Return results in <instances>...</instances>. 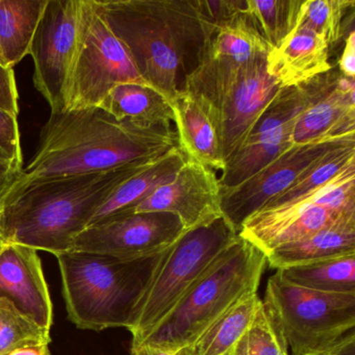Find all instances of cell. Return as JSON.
<instances>
[{"mask_svg":"<svg viewBox=\"0 0 355 355\" xmlns=\"http://www.w3.org/2000/svg\"><path fill=\"white\" fill-rule=\"evenodd\" d=\"M124 83L147 85L128 49L107 26L98 1L80 0L65 111L98 107L114 87Z\"/></svg>","mask_w":355,"mask_h":355,"instance_id":"obj_9","label":"cell"},{"mask_svg":"<svg viewBox=\"0 0 355 355\" xmlns=\"http://www.w3.org/2000/svg\"><path fill=\"white\" fill-rule=\"evenodd\" d=\"M345 140L292 145L242 184L230 190L221 191V211L224 217L238 232H240L241 226L249 217L261 211L272 198L290 188L313 162Z\"/></svg>","mask_w":355,"mask_h":355,"instance_id":"obj_15","label":"cell"},{"mask_svg":"<svg viewBox=\"0 0 355 355\" xmlns=\"http://www.w3.org/2000/svg\"><path fill=\"white\" fill-rule=\"evenodd\" d=\"M0 66L7 68V69H12L8 66L7 60L5 58V53H3V46H1V41H0Z\"/></svg>","mask_w":355,"mask_h":355,"instance_id":"obj_41","label":"cell"},{"mask_svg":"<svg viewBox=\"0 0 355 355\" xmlns=\"http://www.w3.org/2000/svg\"><path fill=\"white\" fill-rule=\"evenodd\" d=\"M352 162H355V139L338 143L313 162L290 188L272 198L261 209L282 207L311 194L331 182Z\"/></svg>","mask_w":355,"mask_h":355,"instance_id":"obj_26","label":"cell"},{"mask_svg":"<svg viewBox=\"0 0 355 355\" xmlns=\"http://www.w3.org/2000/svg\"><path fill=\"white\" fill-rule=\"evenodd\" d=\"M24 164L0 157V209H3L6 199L19 180Z\"/></svg>","mask_w":355,"mask_h":355,"instance_id":"obj_35","label":"cell"},{"mask_svg":"<svg viewBox=\"0 0 355 355\" xmlns=\"http://www.w3.org/2000/svg\"><path fill=\"white\" fill-rule=\"evenodd\" d=\"M7 355H51V350L49 344L28 345L15 349Z\"/></svg>","mask_w":355,"mask_h":355,"instance_id":"obj_39","label":"cell"},{"mask_svg":"<svg viewBox=\"0 0 355 355\" xmlns=\"http://www.w3.org/2000/svg\"><path fill=\"white\" fill-rule=\"evenodd\" d=\"M46 5L47 0H0V41L12 69L30 55Z\"/></svg>","mask_w":355,"mask_h":355,"instance_id":"obj_24","label":"cell"},{"mask_svg":"<svg viewBox=\"0 0 355 355\" xmlns=\"http://www.w3.org/2000/svg\"><path fill=\"white\" fill-rule=\"evenodd\" d=\"M51 342V330L24 315L9 299L0 297V355L20 347Z\"/></svg>","mask_w":355,"mask_h":355,"instance_id":"obj_30","label":"cell"},{"mask_svg":"<svg viewBox=\"0 0 355 355\" xmlns=\"http://www.w3.org/2000/svg\"><path fill=\"white\" fill-rule=\"evenodd\" d=\"M175 147L178 134L172 124L119 121L99 107L51 113L41 130L36 153L3 207L34 184L159 159Z\"/></svg>","mask_w":355,"mask_h":355,"instance_id":"obj_1","label":"cell"},{"mask_svg":"<svg viewBox=\"0 0 355 355\" xmlns=\"http://www.w3.org/2000/svg\"><path fill=\"white\" fill-rule=\"evenodd\" d=\"M193 3L201 19L214 32L247 12V0H193Z\"/></svg>","mask_w":355,"mask_h":355,"instance_id":"obj_32","label":"cell"},{"mask_svg":"<svg viewBox=\"0 0 355 355\" xmlns=\"http://www.w3.org/2000/svg\"><path fill=\"white\" fill-rule=\"evenodd\" d=\"M178 355H188V352H187V349L184 348L178 353Z\"/></svg>","mask_w":355,"mask_h":355,"instance_id":"obj_42","label":"cell"},{"mask_svg":"<svg viewBox=\"0 0 355 355\" xmlns=\"http://www.w3.org/2000/svg\"><path fill=\"white\" fill-rule=\"evenodd\" d=\"M354 6L353 0H303L296 28L315 33L330 49L342 39L345 15Z\"/></svg>","mask_w":355,"mask_h":355,"instance_id":"obj_29","label":"cell"},{"mask_svg":"<svg viewBox=\"0 0 355 355\" xmlns=\"http://www.w3.org/2000/svg\"><path fill=\"white\" fill-rule=\"evenodd\" d=\"M238 236V230L222 215L186 230L164 252L128 329L132 336V346L144 342L195 280Z\"/></svg>","mask_w":355,"mask_h":355,"instance_id":"obj_7","label":"cell"},{"mask_svg":"<svg viewBox=\"0 0 355 355\" xmlns=\"http://www.w3.org/2000/svg\"><path fill=\"white\" fill-rule=\"evenodd\" d=\"M19 94L13 69L0 66V109L11 115H19Z\"/></svg>","mask_w":355,"mask_h":355,"instance_id":"obj_34","label":"cell"},{"mask_svg":"<svg viewBox=\"0 0 355 355\" xmlns=\"http://www.w3.org/2000/svg\"><path fill=\"white\" fill-rule=\"evenodd\" d=\"M355 254V218L342 220L329 227L280 245L266 254L267 265L276 270L324 259Z\"/></svg>","mask_w":355,"mask_h":355,"instance_id":"obj_20","label":"cell"},{"mask_svg":"<svg viewBox=\"0 0 355 355\" xmlns=\"http://www.w3.org/2000/svg\"><path fill=\"white\" fill-rule=\"evenodd\" d=\"M305 97L291 135L292 145L330 143L355 138V80L332 66L299 85Z\"/></svg>","mask_w":355,"mask_h":355,"instance_id":"obj_14","label":"cell"},{"mask_svg":"<svg viewBox=\"0 0 355 355\" xmlns=\"http://www.w3.org/2000/svg\"><path fill=\"white\" fill-rule=\"evenodd\" d=\"M0 157L24 164L17 117L3 109H0Z\"/></svg>","mask_w":355,"mask_h":355,"instance_id":"obj_33","label":"cell"},{"mask_svg":"<svg viewBox=\"0 0 355 355\" xmlns=\"http://www.w3.org/2000/svg\"><path fill=\"white\" fill-rule=\"evenodd\" d=\"M186 161V155L180 147L171 149L169 153L153 162L148 168L123 182L97 209L89 226L114 216L130 213L155 189L173 180Z\"/></svg>","mask_w":355,"mask_h":355,"instance_id":"obj_21","label":"cell"},{"mask_svg":"<svg viewBox=\"0 0 355 355\" xmlns=\"http://www.w3.org/2000/svg\"><path fill=\"white\" fill-rule=\"evenodd\" d=\"M0 297L9 299L45 329L53 327V301L36 249L6 245L0 252Z\"/></svg>","mask_w":355,"mask_h":355,"instance_id":"obj_17","label":"cell"},{"mask_svg":"<svg viewBox=\"0 0 355 355\" xmlns=\"http://www.w3.org/2000/svg\"><path fill=\"white\" fill-rule=\"evenodd\" d=\"M184 232L178 216L171 213L114 216L83 230L71 251L132 261L163 252Z\"/></svg>","mask_w":355,"mask_h":355,"instance_id":"obj_10","label":"cell"},{"mask_svg":"<svg viewBox=\"0 0 355 355\" xmlns=\"http://www.w3.org/2000/svg\"><path fill=\"white\" fill-rule=\"evenodd\" d=\"M303 0H247V13L270 49L296 28Z\"/></svg>","mask_w":355,"mask_h":355,"instance_id":"obj_28","label":"cell"},{"mask_svg":"<svg viewBox=\"0 0 355 355\" xmlns=\"http://www.w3.org/2000/svg\"><path fill=\"white\" fill-rule=\"evenodd\" d=\"M304 105L300 86L280 88L242 146L226 161L219 178L220 191L242 184L292 146L293 128Z\"/></svg>","mask_w":355,"mask_h":355,"instance_id":"obj_12","label":"cell"},{"mask_svg":"<svg viewBox=\"0 0 355 355\" xmlns=\"http://www.w3.org/2000/svg\"><path fill=\"white\" fill-rule=\"evenodd\" d=\"M178 147L187 159L221 171L225 162L222 155L215 123L200 99L190 92L176 97L172 103Z\"/></svg>","mask_w":355,"mask_h":355,"instance_id":"obj_19","label":"cell"},{"mask_svg":"<svg viewBox=\"0 0 355 355\" xmlns=\"http://www.w3.org/2000/svg\"><path fill=\"white\" fill-rule=\"evenodd\" d=\"M178 352L180 351L142 344L139 345V346H132L130 355H178Z\"/></svg>","mask_w":355,"mask_h":355,"instance_id":"obj_38","label":"cell"},{"mask_svg":"<svg viewBox=\"0 0 355 355\" xmlns=\"http://www.w3.org/2000/svg\"><path fill=\"white\" fill-rule=\"evenodd\" d=\"M165 251L132 261L74 251L55 255L70 321L80 329H128Z\"/></svg>","mask_w":355,"mask_h":355,"instance_id":"obj_4","label":"cell"},{"mask_svg":"<svg viewBox=\"0 0 355 355\" xmlns=\"http://www.w3.org/2000/svg\"><path fill=\"white\" fill-rule=\"evenodd\" d=\"M266 265L265 253L239 236L195 280L142 344L175 351L190 347L241 297L257 292Z\"/></svg>","mask_w":355,"mask_h":355,"instance_id":"obj_5","label":"cell"},{"mask_svg":"<svg viewBox=\"0 0 355 355\" xmlns=\"http://www.w3.org/2000/svg\"><path fill=\"white\" fill-rule=\"evenodd\" d=\"M309 355H355L354 329L328 348Z\"/></svg>","mask_w":355,"mask_h":355,"instance_id":"obj_37","label":"cell"},{"mask_svg":"<svg viewBox=\"0 0 355 355\" xmlns=\"http://www.w3.org/2000/svg\"><path fill=\"white\" fill-rule=\"evenodd\" d=\"M141 78L172 103L202 63L214 30L193 0H97Z\"/></svg>","mask_w":355,"mask_h":355,"instance_id":"obj_2","label":"cell"},{"mask_svg":"<svg viewBox=\"0 0 355 355\" xmlns=\"http://www.w3.org/2000/svg\"><path fill=\"white\" fill-rule=\"evenodd\" d=\"M331 182L288 205L253 214L242 224L239 234L267 254L280 245L302 240L342 220L355 218V213L336 211Z\"/></svg>","mask_w":355,"mask_h":355,"instance_id":"obj_13","label":"cell"},{"mask_svg":"<svg viewBox=\"0 0 355 355\" xmlns=\"http://www.w3.org/2000/svg\"><path fill=\"white\" fill-rule=\"evenodd\" d=\"M338 68L346 78H355V32L353 28L349 31L344 51L338 60Z\"/></svg>","mask_w":355,"mask_h":355,"instance_id":"obj_36","label":"cell"},{"mask_svg":"<svg viewBox=\"0 0 355 355\" xmlns=\"http://www.w3.org/2000/svg\"><path fill=\"white\" fill-rule=\"evenodd\" d=\"M157 159L28 187L1 209L8 241L55 255L70 252L74 239L88 227L97 209L123 182Z\"/></svg>","mask_w":355,"mask_h":355,"instance_id":"obj_3","label":"cell"},{"mask_svg":"<svg viewBox=\"0 0 355 355\" xmlns=\"http://www.w3.org/2000/svg\"><path fill=\"white\" fill-rule=\"evenodd\" d=\"M331 68L327 43L307 28H295L267 55L268 73L282 88L304 84Z\"/></svg>","mask_w":355,"mask_h":355,"instance_id":"obj_18","label":"cell"},{"mask_svg":"<svg viewBox=\"0 0 355 355\" xmlns=\"http://www.w3.org/2000/svg\"><path fill=\"white\" fill-rule=\"evenodd\" d=\"M267 55L236 62L205 53L189 78L187 91L200 99L213 119L225 163L282 88L268 73Z\"/></svg>","mask_w":355,"mask_h":355,"instance_id":"obj_6","label":"cell"},{"mask_svg":"<svg viewBox=\"0 0 355 355\" xmlns=\"http://www.w3.org/2000/svg\"><path fill=\"white\" fill-rule=\"evenodd\" d=\"M149 211L174 214L184 230L217 219L223 215L217 172L187 159L173 180L155 189L128 214Z\"/></svg>","mask_w":355,"mask_h":355,"instance_id":"obj_16","label":"cell"},{"mask_svg":"<svg viewBox=\"0 0 355 355\" xmlns=\"http://www.w3.org/2000/svg\"><path fill=\"white\" fill-rule=\"evenodd\" d=\"M232 355H290L263 305L234 347Z\"/></svg>","mask_w":355,"mask_h":355,"instance_id":"obj_31","label":"cell"},{"mask_svg":"<svg viewBox=\"0 0 355 355\" xmlns=\"http://www.w3.org/2000/svg\"><path fill=\"white\" fill-rule=\"evenodd\" d=\"M9 243L5 232L3 230V225H1V209H0V252L5 248L6 245Z\"/></svg>","mask_w":355,"mask_h":355,"instance_id":"obj_40","label":"cell"},{"mask_svg":"<svg viewBox=\"0 0 355 355\" xmlns=\"http://www.w3.org/2000/svg\"><path fill=\"white\" fill-rule=\"evenodd\" d=\"M116 119L146 125L174 123L171 105L159 91L147 85L124 83L114 87L98 105Z\"/></svg>","mask_w":355,"mask_h":355,"instance_id":"obj_23","label":"cell"},{"mask_svg":"<svg viewBox=\"0 0 355 355\" xmlns=\"http://www.w3.org/2000/svg\"><path fill=\"white\" fill-rule=\"evenodd\" d=\"M263 305L290 355L319 352L354 329L355 294L301 288L277 271L268 279Z\"/></svg>","mask_w":355,"mask_h":355,"instance_id":"obj_8","label":"cell"},{"mask_svg":"<svg viewBox=\"0 0 355 355\" xmlns=\"http://www.w3.org/2000/svg\"><path fill=\"white\" fill-rule=\"evenodd\" d=\"M301 288L328 294H355V254L277 270Z\"/></svg>","mask_w":355,"mask_h":355,"instance_id":"obj_25","label":"cell"},{"mask_svg":"<svg viewBox=\"0 0 355 355\" xmlns=\"http://www.w3.org/2000/svg\"><path fill=\"white\" fill-rule=\"evenodd\" d=\"M80 0H47L31 45L33 82L51 113L65 111L66 89L78 39Z\"/></svg>","mask_w":355,"mask_h":355,"instance_id":"obj_11","label":"cell"},{"mask_svg":"<svg viewBox=\"0 0 355 355\" xmlns=\"http://www.w3.org/2000/svg\"><path fill=\"white\" fill-rule=\"evenodd\" d=\"M261 305L257 291L241 297L187 347L188 355H232Z\"/></svg>","mask_w":355,"mask_h":355,"instance_id":"obj_22","label":"cell"},{"mask_svg":"<svg viewBox=\"0 0 355 355\" xmlns=\"http://www.w3.org/2000/svg\"><path fill=\"white\" fill-rule=\"evenodd\" d=\"M270 49L245 12L230 24L215 31L207 53L216 58L246 62L257 55H268Z\"/></svg>","mask_w":355,"mask_h":355,"instance_id":"obj_27","label":"cell"}]
</instances>
